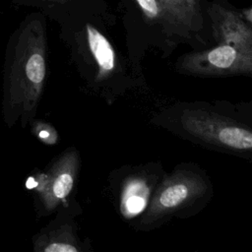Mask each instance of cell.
<instances>
[{
  "label": "cell",
  "instance_id": "6da1fadb",
  "mask_svg": "<svg viewBox=\"0 0 252 252\" xmlns=\"http://www.w3.org/2000/svg\"><path fill=\"white\" fill-rule=\"evenodd\" d=\"M47 73V26L41 12L25 17L10 34L4 57L1 113L5 125L22 128L35 117Z\"/></svg>",
  "mask_w": 252,
  "mask_h": 252
},
{
  "label": "cell",
  "instance_id": "7a4b0ae2",
  "mask_svg": "<svg viewBox=\"0 0 252 252\" xmlns=\"http://www.w3.org/2000/svg\"><path fill=\"white\" fill-rule=\"evenodd\" d=\"M106 8L103 0H93L58 24L74 61L80 69L87 68L88 84L110 97L126 79V71L105 31L111 18Z\"/></svg>",
  "mask_w": 252,
  "mask_h": 252
},
{
  "label": "cell",
  "instance_id": "3957f363",
  "mask_svg": "<svg viewBox=\"0 0 252 252\" xmlns=\"http://www.w3.org/2000/svg\"><path fill=\"white\" fill-rule=\"evenodd\" d=\"M174 131L190 140L217 149L234 152L252 150V132L247 126L205 108L178 110Z\"/></svg>",
  "mask_w": 252,
  "mask_h": 252
},
{
  "label": "cell",
  "instance_id": "277c9868",
  "mask_svg": "<svg viewBox=\"0 0 252 252\" xmlns=\"http://www.w3.org/2000/svg\"><path fill=\"white\" fill-rule=\"evenodd\" d=\"M211 190L205 174L186 167H177L158 184L148 207L142 214L141 227H151L183 213L204 200Z\"/></svg>",
  "mask_w": 252,
  "mask_h": 252
},
{
  "label": "cell",
  "instance_id": "5b68a950",
  "mask_svg": "<svg viewBox=\"0 0 252 252\" xmlns=\"http://www.w3.org/2000/svg\"><path fill=\"white\" fill-rule=\"evenodd\" d=\"M80 168L79 153L68 148L43 170H35L26 180L32 192L34 207L39 217L53 213L63 205L74 189Z\"/></svg>",
  "mask_w": 252,
  "mask_h": 252
},
{
  "label": "cell",
  "instance_id": "8992f818",
  "mask_svg": "<svg viewBox=\"0 0 252 252\" xmlns=\"http://www.w3.org/2000/svg\"><path fill=\"white\" fill-rule=\"evenodd\" d=\"M176 70L182 74L218 78L235 75H250L252 72V53L225 43L195 49L180 56Z\"/></svg>",
  "mask_w": 252,
  "mask_h": 252
},
{
  "label": "cell",
  "instance_id": "52a82bcc",
  "mask_svg": "<svg viewBox=\"0 0 252 252\" xmlns=\"http://www.w3.org/2000/svg\"><path fill=\"white\" fill-rule=\"evenodd\" d=\"M167 22L170 49L179 43L206 47L212 40L207 15L208 0H159Z\"/></svg>",
  "mask_w": 252,
  "mask_h": 252
},
{
  "label": "cell",
  "instance_id": "ba28073f",
  "mask_svg": "<svg viewBox=\"0 0 252 252\" xmlns=\"http://www.w3.org/2000/svg\"><path fill=\"white\" fill-rule=\"evenodd\" d=\"M207 15L214 44L225 43L252 53V24L245 20L241 9L229 0H208Z\"/></svg>",
  "mask_w": 252,
  "mask_h": 252
},
{
  "label": "cell",
  "instance_id": "9c48e42d",
  "mask_svg": "<svg viewBox=\"0 0 252 252\" xmlns=\"http://www.w3.org/2000/svg\"><path fill=\"white\" fill-rule=\"evenodd\" d=\"M119 6L129 34L145 35L164 51L170 49L166 17L159 0H120Z\"/></svg>",
  "mask_w": 252,
  "mask_h": 252
},
{
  "label": "cell",
  "instance_id": "30bf717a",
  "mask_svg": "<svg viewBox=\"0 0 252 252\" xmlns=\"http://www.w3.org/2000/svg\"><path fill=\"white\" fill-rule=\"evenodd\" d=\"M159 181L158 174L156 171L150 172V167H143L129 173L119 190L120 214L126 220H131L143 214Z\"/></svg>",
  "mask_w": 252,
  "mask_h": 252
},
{
  "label": "cell",
  "instance_id": "8fae6325",
  "mask_svg": "<svg viewBox=\"0 0 252 252\" xmlns=\"http://www.w3.org/2000/svg\"><path fill=\"white\" fill-rule=\"evenodd\" d=\"M81 245L72 225L58 220L42 227L32 237L35 252H79L83 250Z\"/></svg>",
  "mask_w": 252,
  "mask_h": 252
},
{
  "label": "cell",
  "instance_id": "7c38bea8",
  "mask_svg": "<svg viewBox=\"0 0 252 252\" xmlns=\"http://www.w3.org/2000/svg\"><path fill=\"white\" fill-rule=\"evenodd\" d=\"M93 0H14L20 5H28L37 8L46 18L57 23L73 14Z\"/></svg>",
  "mask_w": 252,
  "mask_h": 252
},
{
  "label": "cell",
  "instance_id": "4fadbf2b",
  "mask_svg": "<svg viewBox=\"0 0 252 252\" xmlns=\"http://www.w3.org/2000/svg\"><path fill=\"white\" fill-rule=\"evenodd\" d=\"M32 134L45 145H54L57 143V132L53 126L43 120L32 119L29 123Z\"/></svg>",
  "mask_w": 252,
  "mask_h": 252
}]
</instances>
